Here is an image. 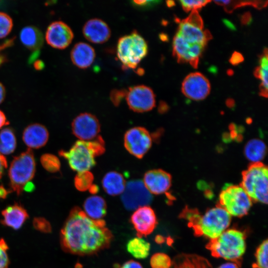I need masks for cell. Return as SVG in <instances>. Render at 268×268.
Instances as JSON below:
<instances>
[{
    "label": "cell",
    "instance_id": "e0dca14e",
    "mask_svg": "<svg viewBox=\"0 0 268 268\" xmlns=\"http://www.w3.org/2000/svg\"><path fill=\"white\" fill-rule=\"evenodd\" d=\"M143 182L151 194L160 195L170 189L172 177L169 173L162 169H153L145 173Z\"/></svg>",
    "mask_w": 268,
    "mask_h": 268
},
{
    "label": "cell",
    "instance_id": "83f0119b",
    "mask_svg": "<svg viewBox=\"0 0 268 268\" xmlns=\"http://www.w3.org/2000/svg\"><path fill=\"white\" fill-rule=\"evenodd\" d=\"M150 243L141 237L130 240L127 244V250L134 257L138 259L146 258L149 254Z\"/></svg>",
    "mask_w": 268,
    "mask_h": 268
},
{
    "label": "cell",
    "instance_id": "c3c4849f",
    "mask_svg": "<svg viewBox=\"0 0 268 268\" xmlns=\"http://www.w3.org/2000/svg\"><path fill=\"white\" fill-rule=\"evenodd\" d=\"M222 21L225 26L229 29L232 31H235L236 30V28L234 24L229 20L224 19L222 20Z\"/></svg>",
    "mask_w": 268,
    "mask_h": 268
},
{
    "label": "cell",
    "instance_id": "db71d44e",
    "mask_svg": "<svg viewBox=\"0 0 268 268\" xmlns=\"http://www.w3.org/2000/svg\"><path fill=\"white\" fill-rule=\"evenodd\" d=\"M159 107L160 111H162V109H163V111H165L167 108L166 104L164 102L160 103Z\"/></svg>",
    "mask_w": 268,
    "mask_h": 268
},
{
    "label": "cell",
    "instance_id": "9a60e30c",
    "mask_svg": "<svg viewBox=\"0 0 268 268\" xmlns=\"http://www.w3.org/2000/svg\"><path fill=\"white\" fill-rule=\"evenodd\" d=\"M131 222L138 237L150 234L155 228L157 221L155 213L149 206L136 209L131 217Z\"/></svg>",
    "mask_w": 268,
    "mask_h": 268
},
{
    "label": "cell",
    "instance_id": "f1b7e54d",
    "mask_svg": "<svg viewBox=\"0 0 268 268\" xmlns=\"http://www.w3.org/2000/svg\"><path fill=\"white\" fill-rule=\"evenodd\" d=\"M16 146V140L13 131L9 128L0 132V153L8 155L12 153Z\"/></svg>",
    "mask_w": 268,
    "mask_h": 268
},
{
    "label": "cell",
    "instance_id": "1f68e13d",
    "mask_svg": "<svg viewBox=\"0 0 268 268\" xmlns=\"http://www.w3.org/2000/svg\"><path fill=\"white\" fill-rule=\"evenodd\" d=\"M268 239L263 241L258 247L255 253V263L253 268H268Z\"/></svg>",
    "mask_w": 268,
    "mask_h": 268
},
{
    "label": "cell",
    "instance_id": "cb8c5ba5",
    "mask_svg": "<svg viewBox=\"0 0 268 268\" xmlns=\"http://www.w3.org/2000/svg\"><path fill=\"white\" fill-rule=\"evenodd\" d=\"M20 40L26 48L37 52L43 44V36L41 31L33 26H27L22 29L19 34Z\"/></svg>",
    "mask_w": 268,
    "mask_h": 268
},
{
    "label": "cell",
    "instance_id": "4fadbf2b",
    "mask_svg": "<svg viewBox=\"0 0 268 268\" xmlns=\"http://www.w3.org/2000/svg\"><path fill=\"white\" fill-rule=\"evenodd\" d=\"M71 129L73 134L80 140L88 141L97 136L100 131V125L94 115L83 113L74 118Z\"/></svg>",
    "mask_w": 268,
    "mask_h": 268
},
{
    "label": "cell",
    "instance_id": "b9f144b4",
    "mask_svg": "<svg viewBox=\"0 0 268 268\" xmlns=\"http://www.w3.org/2000/svg\"><path fill=\"white\" fill-rule=\"evenodd\" d=\"M243 55L238 52H234L229 59V62L233 65H237L244 61Z\"/></svg>",
    "mask_w": 268,
    "mask_h": 268
},
{
    "label": "cell",
    "instance_id": "d4e9b609",
    "mask_svg": "<svg viewBox=\"0 0 268 268\" xmlns=\"http://www.w3.org/2000/svg\"><path fill=\"white\" fill-rule=\"evenodd\" d=\"M126 181L123 176L116 171H110L106 174L102 180L104 191L111 196L122 194L126 187Z\"/></svg>",
    "mask_w": 268,
    "mask_h": 268
},
{
    "label": "cell",
    "instance_id": "e575fe53",
    "mask_svg": "<svg viewBox=\"0 0 268 268\" xmlns=\"http://www.w3.org/2000/svg\"><path fill=\"white\" fill-rule=\"evenodd\" d=\"M150 264L152 268H170L172 261L167 254L157 253L152 256Z\"/></svg>",
    "mask_w": 268,
    "mask_h": 268
},
{
    "label": "cell",
    "instance_id": "484cf974",
    "mask_svg": "<svg viewBox=\"0 0 268 268\" xmlns=\"http://www.w3.org/2000/svg\"><path fill=\"white\" fill-rule=\"evenodd\" d=\"M83 208L86 214L93 219H102L106 214V202L103 198L98 196L87 198L84 202Z\"/></svg>",
    "mask_w": 268,
    "mask_h": 268
},
{
    "label": "cell",
    "instance_id": "6da1fadb",
    "mask_svg": "<svg viewBox=\"0 0 268 268\" xmlns=\"http://www.w3.org/2000/svg\"><path fill=\"white\" fill-rule=\"evenodd\" d=\"M113 238L104 220L90 218L77 206L70 210L60 233L63 250L79 256L92 255L108 248Z\"/></svg>",
    "mask_w": 268,
    "mask_h": 268
},
{
    "label": "cell",
    "instance_id": "9c48e42d",
    "mask_svg": "<svg viewBox=\"0 0 268 268\" xmlns=\"http://www.w3.org/2000/svg\"><path fill=\"white\" fill-rule=\"evenodd\" d=\"M152 199V194L146 189L143 181L140 180L128 182L121 196L123 204L129 210L148 206Z\"/></svg>",
    "mask_w": 268,
    "mask_h": 268
},
{
    "label": "cell",
    "instance_id": "2e32d148",
    "mask_svg": "<svg viewBox=\"0 0 268 268\" xmlns=\"http://www.w3.org/2000/svg\"><path fill=\"white\" fill-rule=\"evenodd\" d=\"M173 54L179 63H189L197 68L201 50L196 44H191L177 33L173 39Z\"/></svg>",
    "mask_w": 268,
    "mask_h": 268
},
{
    "label": "cell",
    "instance_id": "7a4b0ae2",
    "mask_svg": "<svg viewBox=\"0 0 268 268\" xmlns=\"http://www.w3.org/2000/svg\"><path fill=\"white\" fill-rule=\"evenodd\" d=\"M194 230L197 236L210 240L218 237L229 226L231 216L218 204L201 215L197 209L186 207L180 214Z\"/></svg>",
    "mask_w": 268,
    "mask_h": 268
},
{
    "label": "cell",
    "instance_id": "11a10c76",
    "mask_svg": "<svg viewBox=\"0 0 268 268\" xmlns=\"http://www.w3.org/2000/svg\"><path fill=\"white\" fill-rule=\"evenodd\" d=\"M166 4L168 7H172L175 5V3L173 0H168L166 1Z\"/></svg>",
    "mask_w": 268,
    "mask_h": 268
},
{
    "label": "cell",
    "instance_id": "d590c367",
    "mask_svg": "<svg viewBox=\"0 0 268 268\" xmlns=\"http://www.w3.org/2000/svg\"><path fill=\"white\" fill-rule=\"evenodd\" d=\"M13 26L12 20L6 13L0 12V39L6 36Z\"/></svg>",
    "mask_w": 268,
    "mask_h": 268
},
{
    "label": "cell",
    "instance_id": "7402d4cb",
    "mask_svg": "<svg viewBox=\"0 0 268 268\" xmlns=\"http://www.w3.org/2000/svg\"><path fill=\"white\" fill-rule=\"evenodd\" d=\"M95 58V52L93 47L87 43H76L70 52L72 63L77 67L84 69L89 67Z\"/></svg>",
    "mask_w": 268,
    "mask_h": 268
},
{
    "label": "cell",
    "instance_id": "ba28073f",
    "mask_svg": "<svg viewBox=\"0 0 268 268\" xmlns=\"http://www.w3.org/2000/svg\"><path fill=\"white\" fill-rule=\"evenodd\" d=\"M59 154L67 159L73 170L78 173L89 171L96 164L95 156L89 141L78 140L68 151L61 150Z\"/></svg>",
    "mask_w": 268,
    "mask_h": 268
},
{
    "label": "cell",
    "instance_id": "d6a6232c",
    "mask_svg": "<svg viewBox=\"0 0 268 268\" xmlns=\"http://www.w3.org/2000/svg\"><path fill=\"white\" fill-rule=\"evenodd\" d=\"M40 161L43 167L50 172L55 173L60 169V161L54 155L44 154L41 157Z\"/></svg>",
    "mask_w": 268,
    "mask_h": 268
},
{
    "label": "cell",
    "instance_id": "f6af8a7d",
    "mask_svg": "<svg viewBox=\"0 0 268 268\" xmlns=\"http://www.w3.org/2000/svg\"><path fill=\"white\" fill-rule=\"evenodd\" d=\"M7 166L5 157L0 153V178L1 177L4 169Z\"/></svg>",
    "mask_w": 268,
    "mask_h": 268
},
{
    "label": "cell",
    "instance_id": "836d02e7",
    "mask_svg": "<svg viewBox=\"0 0 268 268\" xmlns=\"http://www.w3.org/2000/svg\"><path fill=\"white\" fill-rule=\"evenodd\" d=\"M268 66H259L255 68V76L261 80L260 86V95L267 97L268 96Z\"/></svg>",
    "mask_w": 268,
    "mask_h": 268
},
{
    "label": "cell",
    "instance_id": "d6986e66",
    "mask_svg": "<svg viewBox=\"0 0 268 268\" xmlns=\"http://www.w3.org/2000/svg\"><path fill=\"white\" fill-rule=\"evenodd\" d=\"M177 33L189 43L199 44L204 47L212 39V35L208 30H203V28L191 24L184 19L180 21Z\"/></svg>",
    "mask_w": 268,
    "mask_h": 268
},
{
    "label": "cell",
    "instance_id": "30bf717a",
    "mask_svg": "<svg viewBox=\"0 0 268 268\" xmlns=\"http://www.w3.org/2000/svg\"><path fill=\"white\" fill-rule=\"evenodd\" d=\"M124 144L125 148L131 154L141 159L151 147L152 138L145 128L134 127L125 133Z\"/></svg>",
    "mask_w": 268,
    "mask_h": 268
},
{
    "label": "cell",
    "instance_id": "ffe728a7",
    "mask_svg": "<svg viewBox=\"0 0 268 268\" xmlns=\"http://www.w3.org/2000/svg\"><path fill=\"white\" fill-rule=\"evenodd\" d=\"M49 133L47 129L40 124H32L23 131L22 139L30 148H39L44 146L48 141Z\"/></svg>",
    "mask_w": 268,
    "mask_h": 268
},
{
    "label": "cell",
    "instance_id": "52a82bcc",
    "mask_svg": "<svg viewBox=\"0 0 268 268\" xmlns=\"http://www.w3.org/2000/svg\"><path fill=\"white\" fill-rule=\"evenodd\" d=\"M218 205L231 216L241 217L248 213L252 201L241 186L227 184L219 194Z\"/></svg>",
    "mask_w": 268,
    "mask_h": 268
},
{
    "label": "cell",
    "instance_id": "603a6c76",
    "mask_svg": "<svg viewBox=\"0 0 268 268\" xmlns=\"http://www.w3.org/2000/svg\"><path fill=\"white\" fill-rule=\"evenodd\" d=\"M170 268H212L205 258L195 254H182L172 261Z\"/></svg>",
    "mask_w": 268,
    "mask_h": 268
},
{
    "label": "cell",
    "instance_id": "f907efd6",
    "mask_svg": "<svg viewBox=\"0 0 268 268\" xmlns=\"http://www.w3.org/2000/svg\"><path fill=\"white\" fill-rule=\"evenodd\" d=\"M5 95V90L3 85L0 83V104L3 101Z\"/></svg>",
    "mask_w": 268,
    "mask_h": 268
},
{
    "label": "cell",
    "instance_id": "74e56055",
    "mask_svg": "<svg viewBox=\"0 0 268 268\" xmlns=\"http://www.w3.org/2000/svg\"><path fill=\"white\" fill-rule=\"evenodd\" d=\"M8 246L3 239H0V268H8L9 261L7 253Z\"/></svg>",
    "mask_w": 268,
    "mask_h": 268
},
{
    "label": "cell",
    "instance_id": "4dcf8cb0",
    "mask_svg": "<svg viewBox=\"0 0 268 268\" xmlns=\"http://www.w3.org/2000/svg\"><path fill=\"white\" fill-rule=\"evenodd\" d=\"M94 176L89 171L78 172L74 179V184L79 191H86L93 185Z\"/></svg>",
    "mask_w": 268,
    "mask_h": 268
},
{
    "label": "cell",
    "instance_id": "816d5d0a",
    "mask_svg": "<svg viewBox=\"0 0 268 268\" xmlns=\"http://www.w3.org/2000/svg\"><path fill=\"white\" fill-rule=\"evenodd\" d=\"M88 190L91 194H95L98 192L99 188L97 185L93 184Z\"/></svg>",
    "mask_w": 268,
    "mask_h": 268
},
{
    "label": "cell",
    "instance_id": "6f0895ef",
    "mask_svg": "<svg viewBox=\"0 0 268 268\" xmlns=\"http://www.w3.org/2000/svg\"><path fill=\"white\" fill-rule=\"evenodd\" d=\"M226 103L228 106H232L234 105V102L232 99H228Z\"/></svg>",
    "mask_w": 268,
    "mask_h": 268
},
{
    "label": "cell",
    "instance_id": "f546056e",
    "mask_svg": "<svg viewBox=\"0 0 268 268\" xmlns=\"http://www.w3.org/2000/svg\"><path fill=\"white\" fill-rule=\"evenodd\" d=\"M217 4L224 6V9L227 12H232L238 7L245 5H252L256 8H261L267 5V1H234V0H215Z\"/></svg>",
    "mask_w": 268,
    "mask_h": 268
},
{
    "label": "cell",
    "instance_id": "ac0fdd59",
    "mask_svg": "<svg viewBox=\"0 0 268 268\" xmlns=\"http://www.w3.org/2000/svg\"><path fill=\"white\" fill-rule=\"evenodd\" d=\"M82 32L85 38L95 44L106 42L111 36V30L108 24L102 19H89L83 26Z\"/></svg>",
    "mask_w": 268,
    "mask_h": 268
},
{
    "label": "cell",
    "instance_id": "f35d334b",
    "mask_svg": "<svg viewBox=\"0 0 268 268\" xmlns=\"http://www.w3.org/2000/svg\"><path fill=\"white\" fill-rule=\"evenodd\" d=\"M33 223L34 228L41 232L49 233L52 230L50 222L44 218H35Z\"/></svg>",
    "mask_w": 268,
    "mask_h": 268
},
{
    "label": "cell",
    "instance_id": "bcb514c9",
    "mask_svg": "<svg viewBox=\"0 0 268 268\" xmlns=\"http://www.w3.org/2000/svg\"><path fill=\"white\" fill-rule=\"evenodd\" d=\"M240 264L234 262H229L222 264L217 268H240Z\"/></svg>",
    "mask_w": 268,
    "mask_h": 268
},
{
    "label": "cell",
    "instance_id": "7dc6e473",
    "mask_svg": "<svg viewBox=\"0 0 268 268\" xmlns=\"http://www.w3.org/2000/svg\"><path fill=\"white\" fill-rule=\"evenodd\" d=\"M9 124L4 113L0 110V129Z\"/></svg>",
    "mask_w": 268,
    "mask_h": 268
},
{
    "label": "cell",
    "instance_id": "ab89813d",
    "mask_svg": "<svg viewBox=\"0 0 268 268\" xmlns=\"http://www.w3.org/2000/svg\"><path fill=\"white\" fill-rule=\"evenodd\" d=\"M127 90L124 89H113L111 91L110 97L113 104L116 106H118L122 100L126 97Z\"/></svg>",
    "mask_w": 268,
    "mask_h": 268
},
{
    "label": "cell",
    "instance_id": "8d00e7d4",
    "mask_svg": "<svg viewBox=\"0 0 268 268\" xmlns=\"http://www.w3.org/2000/svg\"><path fill=\"white\" fill-rule=\"evenodd\" d=\"M210 0H180V2L186 12L197 10L204 6Z\"/></svg>",
    "mask_w": 268,
    "mask_h": 268
},
{
    "label": "cell",
    "instance_id": "680465c9",
    "mask_svg": "<svg viewBox=\"0 0 268 268\" xmlns=\"http://www.w3.org/2000/svg\"><path fill=\"white\" fill-rule=\"evenodd\" d=\"M160 39L165 41L168 40V36L164 34H161L160 35Z\"/></svg>",
    "mask_w": 268,
    "mask_h": 268
},
{
    "label": "cell",
    "instance_id": "5bb4252c",
    "mask_svg": "<svg viewBox=\"0 0 268 268\" xmlns=\"http://www.w3.org/2000/svg\"><path fill=\"white\" fill-rule=\"evenodd\" d=\"M73 38V33L65 22L57 21L48 27L45 35L47 43L52 47L64 49L68 46Z\"/></svg>",
    "mask_w": 268,
    "mask_h": 268
},
{
    "label": "cell",
    "instance_id": "3957f363",
    "mask_svg": "<svg viewBox=\"0 0 268 268\" xmlns=\"http://www.w3.org/2000/svg\"><path fill=\"white\" fill-rule=\"evenodd\" d=\"M206 248L215 258L240 264L246 251V235L239 230L227 229L216 238L210 240Z\"/></svg>",
    "mask_w": 268,
    "mask_h": 268
},
{
    "label": "cell",
    "instance_id": "8992f818",
    "mask_svg": "<svg viewBox=\"0 0 268 268\" xmlns=\"http://www.w3.org/2000/svg\"><path fill=\"white\" fill-rule=\"evenodd\" d=\"M35 168V160L30 149L14 157L8 171L12 191L20 195L34 176Z\"/></svg>",
    "mask_w": 268,
    "mask_h": 268
},
{
    "label": "cell",
    "instance_id": "8fae6325",
    "mask_svg": "<svg viewBox=\"0 0 268 268\" xmlns=\"http://www.w3.org/2000/svg\"><path fill=\"white\" fill-rule=\"evenodd\" d=\"M126 97L130 109L135 112H147L155 106V98L153 90L144 85L129 88Z\"/></svg>",
    "mask_w": 268,
    "mask_h": 268
},
{
    "label": "cell",
    "instance_id": "f5cc1de1",
    "mask_svg": "<svg viewBox=\"0 0 268 268\" xmlns=\"http://www.w3.org/2000/svg\"><path fill=\"white\" fill-rule=\"evenodd\" d=\"M4 46L3 45H1L0 46V65L2 64L4 60H5V58L3 56H2L1 54H0V51L4 48Z\"/></svg>",
    "mask_w": 268,
    "mask_h": 268
},
{
    "label": "cell",
    "instance_id": "44dd1931",
    "mask_svg": "<svg viewBox=\"0 0 268 268\" xmlns=\"http://www.w3.org/2000/svg\"><path fill=\"white\" fill-rule=\"evenodd\" d=\"M1 215V224L15 230L19 229L28 218L26 210L17 203L6 207L2 211Z\"/></svg>",
    "mask_w": 268,
    "mask_h": 268
},
{
    "label": "cell",
    "instance_id": "91938a15",
    "mask_svg": "<svg viewBox=\"0 0 268 268\" xmlns=\"http://www.w3.org/2000/svg\"><path fill=\"white\" fill-rule=\"evenodd\" d=\"M228 75H232V74H233V71H232V70H230H230H228Z\"/></svg>",
    "mask_w": 268,
    "mask_h": 268
},
{
    "label": "cell",
    "instance_id": "9f6ffc18",
    "mask_svg": "<svg viewBox=\"0 0 268 268\" xmlns=\"http://www.w3.org/2000/svg\"><path fill=\"white\" fill-rule=\"evenodd\" d=\"M209 72L212 73H216L217 72V68L214 66H211L209 68Z\"/></svg>",
    "mask_w": 268,
    "mask_h": 268
},
{
    "label": "cell",
    "instance_id": "4316f807",
    "mask_svg": "<svg viewBox=\"0 0 268 268\" xmlns=\"http://www.w3.org/2000/svg\"><path fill=\"white\" fill-rule=\"evenodd\" d=\"M267 152V147L262 140L252 139L250 140L244 147L245 157L252 163L261 162Z\"/></svg>",
    "mask_w": 268,
    "mask_h": 268
},
{
    "label": "cell",
    "instance_id": "681fc988",
    "mask_svg": "<svg viewBox=\"0 0 268 268\" xmlns=\"http://www.w3.org/2000/svg\"><path fill=\"white\" fill-rule=\"evenodd\" d=\"M10 191L7 190L3 186L0 185V199H5Z\"/></svg>",
    "mask_w": 268,
    "mask_h": 268
},
{
    "label": "cell",
    "instance_id": "60d3db41",
    "mask_svg": "<svg viewBox=\"0 0 268 268\" xmlns=\"http://www.w3.org/2000/svg\"><path fill=\"white\" fill-rule=\"evenodd\" d=\"M160 2L158 0H132V4L134 6L140 9H145L153 6Z\"/></svg>",
    "mask_w": 268,
    "mask_h": 268
},
{
    "label": "cell",
    "instance_id": "7bdbcfd3",
    "mask_svg": "<svg viewBox=\"0 0 268 268\" xmlns=\"http://www.w3.org/2000/svg\"><path fill=\"white\" fill-rule=\"evenodd\" d=\"M120 268H143L142 266L139 263L130 260L125 263Z\"/></svg>",
    "mask_w": 268,
    "mask_h": 268
},
{
    "label": "cell",
    "instance_id": "5b68a950",
    "mask_svg": "<svg viewBox=\"0 0 268 268\" xmlns=\"http://www.w3.org/2000/svg\"><path fill=\"white\" fill-rule=\"evenodd\" d=\"M148 46L145 39L136 31L119 38L117 57L126 68H135L147 55Z\"/></svg>",
    "mask_w": 268,
    "mask_h": 268
},
{
    "label": "cell",
    "instance_id": "7c38bea8",
    "mask_svg": "<svg viewBox=\"0 0 268 268\" xmlns=\"http://www.w3.org/2000/svg\"><path fill=\"white\" fill-rule=\"evenodd\" d=\"M182 91L188 98L201 100L205 98L210 91L208 80L200 72L191 73L182 82Z\"/></svg>",
    "mask_w": 268,
    "mask_h": 268
},
{
    "label": "cell",
    "instance_id": "277c9868",
    "mask_svg": "<svg viewBox=\"0 0 268 268\" xmlns=\"http://www.w3.org/2000/svg\"><path fill=\"white\" fill-rule=\"evenodd\" d=\"M268 170L262 162L252 163L242 174L241 186L252 201L268 203Z\"/></svg>",
    "mask_w": 268,
    "mask_h": 268
},
{
    "label": "cell",
    "instance_id": "ee69618b",
    "mask_svg": "<svg viewBox=\"0 0 268 268\" xmlns=\"http://www.w3.org/2000/svg\"><path fill=\"white\" fill-rule=\"evenodd\" d=\"M241 22L242 24L248 25L250 24L252 21V17L249 12H247L241 15L240 18Z\"/></svg>",
    "mask_w": 268,
    "mask_h": 268
}]
</instances>
